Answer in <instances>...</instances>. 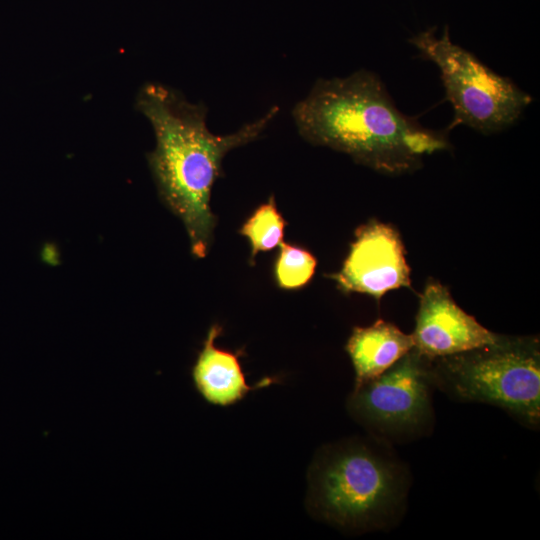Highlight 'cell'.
<instances>
[{
	"label": "cell",
	"mask_w": 540,
	"mask_h": 540,
	"mask_svg": "<svg viewBox=\"0 0 540 540\" xmlns=\"http://www.w3.org/2000/svg\"><path fill=\"white\" fill-rule=\"evenodd\" d=\"M285 225L273 196L252 213L239 230L250 242L251 263L258 252L272 250L283 242Z\"/></svg>",
	"instance_id": "cell-11"
},
{
	"label": "cell",
	"mask_w": 540,
	"mask_h": 540,
	"mask_svg": "<svg viewBox=\"0 0 540 540\" xmlns=\"http://www.w3.org/2000/svg\"><path fill=\"white\" fill-rule=\"evenodd\" d=\"M291 114L308 143L385 175L414 172L425 156L451 148L447 130L425 128L400 112L379 76L366 69L319 78Z\"/></svg>",
	"instance_id": "cell-2"
},
{
	"label": "cell",
	"mask_w": 540,
	"mask_h": 540,
	"mask_svg": "<svg viewBox=\"0 0 540 540\" xmlns=\"http://www.w3.org/2000/svg\"><path fill=\"white\" fill-rule=\"evenodd\" d=\"M136 108L150 122L156 140L148 164L163 203L183 223L192 254L204 258L210 249L216 217L211 192L222 176L226 154L261 137L279 112L277 105L231 134L216 135L207 126L208 108L191 103L178 90L144 84Z\"/></svg>",
	"instance_id": "cell-1"
},
{
	"label": "cell",
	"mask_w": 540,
	"mask_h": 540,
	"mask_svg": "<svg viewBox=\"0 0 540 540\" xmlns=\"http://www.w3.org/2000/svg\"><path fill=\"white\" fill-rule=\"evenodd\" d=\"M435 31L429 28L408 41L440 71L446 99L454 110L449 129L465 125L491 135L514 126L533 102L532 96L454 43L448 27L441 37Z\"/></svg>",
	"instance_id": "cell-5"
},
{
	"label": "cell",
	"mask_w": 540,
	"mask_h": 540,
	"mask_svg": "<svg viewBox=\"0 0 540 540\" xmlns=\"http://www.w3.org/2000/svg\"><path fill=\"white\" fill-rule=\"evenodd\" d=\"M409 472L389 442L374 437L327 447L310 473L309 501L321 519L369 531L394 526L404 513Z\"/></svg>",
	"instance_id": "cell-3"
},
{
	"label": "cell",
	"mask_w": 540,
	"mask_h": 540,
	"mask_svg": "<svg viewBox=\"0 0 540 540\" xmlns=\"http://www.w3.org/2000/svg\"><path fill=\"white\" fill-rule=\"evenodd\" d=\"M222 328L210 327L203 348L192 369L194 385L209 403L219 406L232 405L251 391L274 383L266 377L251 386L247 383L239 361V353L220 349L215 345Z\"/></svg>",
	"instance_id": "cell-9"
},
{
	"label": "cell",
	"mask_w": 540,
	"mask_h": 540,
	"mask_svg": "<svg viewBox=\"0 0 540 540\" xmlns=\"http://www.w3.org/2000/svg\"><path fill=\"white\" fill-rule=\"evenodd\" d=\"M435 385L451 398L502 408L521 424H540V343L501 335L492 344L432 360Z\"/></svg>",
	"instance_id": "cell-4"
},
{
	"label": "cell",
	"mask_w": 540,
	"mask_h": 540,
	"mask_svg": "<svg viewBox=\"0 0 540 540\" xmlns=\"http://www.w3.org/2000/svg\"><path fill=\"white\" fill-rule=\"evenodd\" d=\"M411 335L414 348L431 360L495 343L501 336L462 310L448 288L432 280L421 296Z\"/></svg>",
	"instance_id": "cell-8"
},
{
	"label": "cell",
	"mask_w": 540,
	"mask_h": 540,
	"mask_svg": "<svg viewBox=\"0 0 540 540\" xmlns=\"http://www.w3.org/2000/svg\"><path fill=\"white\" fill-rule=\"evenodd\" d=\"M434 388L432 360L413 347L381 375L354 387L348 410L374 437L408 441L433 427Z\"/></svg>",
	"instance_id": "cell-6"
},
{
	"label": "cell",
	"mask_w": 540,
	"mask_h": 540,
	"mask_svg": "<svg viewBox=\"0 0 540 540\" xmlns=\"http://www.w3.org/2000/svg\"><path fill=\"white\" fill-rule=\"evenodd\" d=\"M317 265L311 252L295 244H280V252L274 265L277 285L285 290L304 287L312 279Z\"/></svg>",
	"instance_id": "cell-12"
},
{
	"label": "cell",
	"mask_w": 540,
	"mask_h": 540,
	"mask_svg": "<svg viewBox=\"0 0 540 540\" xmlns=\"http://www.w3.org/2000/svg\"><path fill=\"white\" fill-rule=\"evenodd\" d=\"M413 347L412 335L390 322L354 327L345 346L355 370L354 387L381 375Z\"/></svg>",
	"instance_id": "cell-10"
},
{
	"label": "cell",
	"mask_w": 540,
	"mask_h": 540,
	"mask_svg": "<svg viewBox=\"0 0 540 540\" xmlns=\"http://www.w3.org/2000/svg\"><path fill=\"white\" fill-rule=\"evenodd\" d=\"M329 277L345 294L357 292L376 300L390 290L410 288V268L398 231L376 220L361 225L341 269Z\"/></svg>",
	"instance_id": "cell-7"
}]
</instances>
